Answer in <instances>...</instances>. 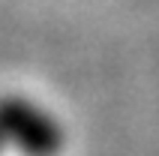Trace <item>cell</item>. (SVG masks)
<instances>
[{
  "label": "cell",
  "instance_id": "1",
  "mask_svg": "<svg viewBox=\"0 0 159 156\" xmlns=\"http://www.w3.org/2000/svg\"><path fill=\"white\" fill-rule=\"evenodd\" d=\"M3 132L21 156H57L63 150V126L57 117L27 96H6Z\"/></svg>",
  "mask_w": 159,
  "mask_h": 156
}]
</instances>
